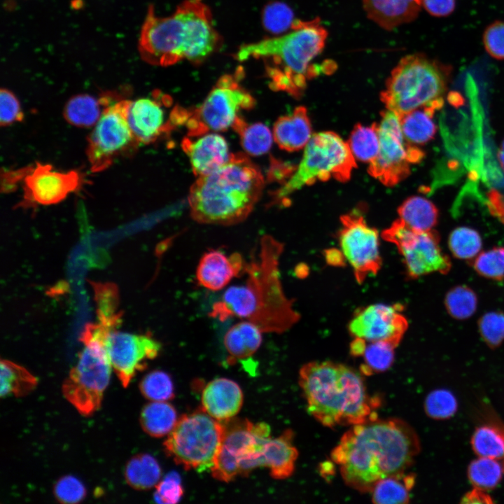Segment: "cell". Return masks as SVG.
<instances>
[{"mask_svg": "<svg viewBox=\"0 0 504 504\" xmlns=\"http://www.w3.org/2000/svg\"><path fill=\"white\" fill-rule=\"evenodd\" d=\"M420 449L418 435L406 421L377 418L351 426L330 457L348 486L370 493L381 479L405 472Z\"/></svg>", "mask_w": 504, "mask_h": 504, "instance_id": "6da1fadb", "label": "cell"}, {"mask_svg": "<svg viewBox=\"0 0 504 504\" xmlns=\"http://www.w3.org/2000/svg\"><path fill=\"white\" fill-rule=\"evenodd\" d=\"M281 242L263 236L257 255L246 262V283L232 286L213 304L209 315L221 321L230 317L246 319L263 332L281 333L300 319L292 300L283 290L279 270Z\"/></svg>", "mask_w": 504, "mask_h": 504, "instance_id": "7a4b0ae2", "label": "cell"}, {"mask_svg": "<svg viewBox=\"0 0 504 504\" xmlns=\"http://www.w3.org/2000/svg\"><path fill=\"white\" fill-rule=\"evenodd\" d=\"M219 41L209 7L202 0H185L167 17L156 16L150 6L139 51L153 65L167 66L183 59L197 64L213 53Z\"/></svg>", "mask_w": 504, "mask_h": 504, "instance_id": "3957f363", "label": "cell"}, {"mask_svg": "<svg viewBox=\"0 0 504 504\" xmlns=\"http://www.w3.org/2000/svg\"><path fill=\"white\" fill-rule=\"evenodd\" d=\"M307 410L330 428L353 426L377 419L378 398L370 397L363 378L354 368L332 361H312L299 372Z\"/></svg>", "mask_w": 504, "mask_h": 504, "instance_id": "277c9868", "label": "cell"}, {"mask_svg": "<svg viewBox=\"0 0 504 504\" xmlns=\"http://www.w3.org/2000/svg\"><path fill=\"white\" fill-rule=\"evenodd\" d=\"M264 178L244 153L232 154L223 166L197 177L188 196L197 222L230 225L245 220L260 197Z\"/></svg>", "mask_w": 504, "mask_h": 504, "instance_id": "5b68a950", "label": "cell"}, {"mask_svg": "<svg viewBox=\"0 0 504 504\" xmlns=\"http://www.w3.org/2000/svg\"><path fill=\"white\" fill-rule=\"evenodd\" d=\"M327 36L318 19L295 20L286 34L241 46L236 59H262L270 88L299 98L308 81L321 72L312 62L323 51Z\"/></svg>", "mask_w": 504, "mask_h": 504, "instance_id": "8992f818", "label": "cell"}, {"mask_svg": "<svg viewBox=\"0 0 504 504\" xmlns=\"http://www.w3.org/2000/svg\"><path fill=\"white\" fill-rule=\"evenodd\" d=\"M451 68L421 53L402 57L393 69L381 100L398 117L417 108L443 104Z\"/></svg>", "mask_w": 504, "mask_h": 504, "instance_id": "52a82bcc", "label": "cell"}, {"mask_svg": "<svg viewBox=\"0 0 504 504\" xmlns=\"http://www.w3.org/2000/svg\"><path fill=\"white\" fill-rule=\"evenodd\" d=\"M106 340L107 336L101 330L90 323L85 325L80 337L84 348L77 364L62 384L64 398L85 416L92 415L100 407L110 382L112 366Z\"/></svg>", "mask_w": 504, "mask_h": 504, "instance_id": "ba28073f", "label": "cell"}, {"mask_svg": "<svg viewBox=\"0 0 504 504\" xmlns=\"http://www.w3.org/2000/svg\"><path fill=\"white\" fill-rule=\"evenodd\" d=\"M356 167L351 149L337 134L321 132L312 136L296 171L285 184L273 193V202L283 203L290 194L304 186L330 178L347 181Z\"/></svg>", "mask_w": 504, "mask_h": 504, "instance_id": "9c48e42d", "label": "cell"}, {"mask_svg": "<svg viewBox=\"0 0 504 504\" xmlns=\"http://www.w3.org/2000/svg\"><path fill=\"white\" fill-rule=\"evenodd\" d=\"M224 425L200 410L182 416L164 442V451L185 469H211L221 446Z\"/></svg>", "mask_w": 504, "mask_h": 504, "instance_id": "30bf717a", "label": "cell"}, {"mask_svg": "<svg viewBox=\"0 0 504 504\" xmlns=\"http://www.w3.org/2000/svg\"><path fill=\"white\" fill-rule=\"evenodd\" d=\"M222 422L224 436L210 470L215 479L228 482L262 466V450L270 438V429L265 423L246 419Z\"/></svg>", "mask_w": 504, "mask_h": 504, "instance_id": "8fae6325", "label": "cell"}, {"mask_svg": "<svg viewBox=\"0 0 504 504\" xmlns=\"http://www.w3.org/2000/svg\"><path fill=\"white\" fill-rule=\"evenodd\" d=\"M241 71L222 76L197 108L188 109L185 126L190 137L232 127L239 112L250 110L255 104L253 97L239 84Z\"/></svg>", "mask_w": 504, "mask_h": 504, "instance_id": "7c38bea8", "label": "cell"}, {"mask_svg": "<svg viewBox=\"0 0 504 504\" xmlns=\"http://www.w3.org/2000/svg\"><path fill=\"white\" fill-rule=\"evenodd\" d=\"M131 100L114 99L104 109L88 139L86 153L94 172L108 168L120 157L136 151L139 143L127 120Z\"/></svg>", "mask_w": 504, "mask_h": 504, "instance_id": "4fadbf2b", "label": "cell"}, {"mask_svg": "<svg viewBox=\"0 0 504 504\" xmlns=\"http://www.w3.org/2000/svg\"><path fill=\"white\" fill-rule=\"evenodd\" d=\"M382 237L397 247L410 279L434 272L445 274L451 269V260L442 252L439 234L433 229L418 231L399 218L382 232Z\"/></svg>", "mask_w": 504, "mask_h": 504, "instance_id": "5bb4252c", "label": "cell"}, {"mask_svg": "<svg viewBox=\"0 0 504 504\" xmlns=\"http://www.w3.org/2000/svg\"><path fill=\"white\" fill-rule=\"evenodd\" d=\"M378 134L379 153L369 163L368 172L384 185L393 186L409 176L410 165L419 162L425 154L405 139L399 117L391 111L382 113Z\"/></svg>", "mask_w": 504, "mask_h": 504, "instance_id": "9a60e30c", "label": "cell"}, {"mask_svg": "<svg viewBox=\"0 0 504 504\" xmlns=\"http://www.w3.org/2000/svg\"><path fill=\"white\" fill-rule=\"evenodd\" d=\"M338 232L341 252L353 269L358 283L375 275L382 266L377 230L358 211L344 214Z\"/></svg>", "mask_w": 504, "mask_h": 504, "instance_id": "2e32d148", "label": "cell"}, {"mask_svg": "<svg viewBox=\"0 0 504 504\" xmlns=\"http://www.w3.org/2000/svg\"><path fill=\"white\" fill-rule=\"evenodd\" d=\"M106 350L112 369L123 387L134 376L156 358L161 344L148 334H132L114 330L106 340Z\"/></svg>", "mask_w": 504, "mask_h": 504, "instance_id": "e0dca14e", "label": "cell"}, {"mask_svg": "<svg viewBox=\"0 0 504 504\" xmlns=\"http://www.w3.org/2000/svg\"><path fill=\"white\" fill-rule=\"evenodd\" d=\"M400 304L368 305L354 313L348 330L354 337L367 342H386L396 347L408 328Z\"/></svg>", "mask_w": 504, "mask_h": 504, "instance_id": "ac0fdd59", "label": "cell"}, {"mask_svg": "<svg viewBox=\"0 0 504 504\" xmlns=\"http://www.w3.org/2000/svg\"><path fill=\"white\" fill-rule=\"evenodd\" d=\"M23 181V205H51L78 190L83 178L78 171L58 172L50 164L38 162L28 168Z\"/></svg>", "mask_w": 504, "mask_h": 504, "instance_id": "d6986e66", "label": "cell"}, {"mask_svg": "<svg viewBox=\"0 0 504 504\" xmlns=\"http://www.w3.org/2000/svg\"><path fill=\"white\" fill-rule=\"evenodd\" d=\"M172 103L169 96L155 91L152 97H143L130 101L127 120L138 141L149 144L174 129L169 118H166L164 107Z\"/></svg>", "mask_w": 504, "mask_h": 504, "instance_id": "ffe728a7", "label": "cell"}, {"mask_svg": "<svg viewBox=\"0 0 504 504\" xmlns=\"http://www.w3.org/2000/svg\"><path fill=\"white\" fill-rule=\"evenodd\" d=\"M196 138L185 137L181 147L188 156L192 172L197 177L214 172L230 160L232 154L223 136L206 133Z\"/></svg>", "mask_w": 504, "mask_h": 504, "instance_id": "44dd1931", "label": "cell"}, {"mask_svg": "<svg viewBox=\"0 0 504 504\" xmlns=\"http://www.w3.org/2000/svg\"><path fill=\"white\" fill-rule=\"evenodd\" d=\"M246 262L241 254L227 255L221 251L209 249L201 257L196 269L198 284L213 291L225 287L230 281L244 273Z\"/></svg>", "mask_w": 504, "mask_h": 504, "instance_id": "7402d4cb", "label": "cell"}, {"mask_svg": "<svg viewBox=\"0 0 504 504\" xmlns=\"http://www.w3.org/2000/svg\"><path fill=\"white\" fill-rule=\"evenodd\" d=\"M243 392L237 383L227 378H218L204 388L202 410L214 419L223 421L232 419L241 410Z\"/></svg>", "mask_w": 504, "mask_h": 504, "instance_id": "603a6c76", "label": "cell"}, {"mask_svg": "<svg viewBox=\"0 0 504 504\" xmlns=\"http://www.w3.org/2000/svg\"><path fill=\"white\" fill-rule=\"evenodd\" d=\"M273 135L279 147L288 152L302 149L312 137V125L304 106L296 107L279 118L274 125Z\"/></svg>", "mask_w": 504, "mask_h": 504, "instance_id": "cb8c5ba5", "label": "cell"}, {"mask_svg": "<svg viewBox=\"0 0 504 504\" xmlns=\"http://www.w3.org/2000/svg\"><path fill=\"white\" fill-rule=\"evenodd\" d=\"M293 432L286 430L280 436L265 442L262 450V466L267 467L276 479L291 476L295 470L298 451L294 446Z\"/></svg>", "mask_w": 504, "mask_h": 504, "instance_id": "d4e9b609", "label": "cell"}, {"mask_svg": "<svg viewBox=\"0 0 504 504\" xmlns=\"http://www.w3.org/2000/svg\"><path fill=\"white\" fill-rule=\"evenodd\" d=\"M368 16L380 27L393 29L418 15L419 0H363Z\"/></svg>", "mask_w": 504, "mask_h": 504, "instance_id": "484cf974", "label": "cell"}, {"mask_svg": "<svg viewBox=\"0 0 504 504\" xmlns=\"http://www.w3.org/2000/svg\"><path fill=\"white\" fill-rule=\"evenodd\" d=\"M262 332L258 326L247 320L231 326L223 339L230 358L235 360L252 356L262 344Z\"/></svg>", "mask_w": 504, "mask_h": 504, "instance_id": "4316f807", "label": "cell"}, {"mask_svg": "<svg viewBox=\"0 0 504 504\" xmlns=\"http://www.w3.org/2000/svg\"><path fill=\"white\" fill-rule=\"evenodd\" d=\"M442 106H421L399 116L405 139L413 145H424L435 136L437 126L433 120L435 112Z\"/></svg>", "mask_w": 504, "mask_h": 504, "instance_id": "83f0119b", "label": "cell"}, {"mask_svg": "<svg viewBox=\"0 0 504 504\" xmlns=\"http://www.w3.org/2000/svg\"><path fill=\"white\" fill-rule=\"evenodd\" d=\"M108 105L104 94L99 98L88 94L71 97L64 106L63 115L74 126L88 128L94 126Z\"/></svg>", "mask_w": 504, "mask_h": 504, "instance_id": "f1b7e54d", "label": "cell"}, {"mask_svg": "<svg viewBox=\"0 0 504 504\" xmlns=\"http://www.w3.org/2000/svg\"><path fill=\"white\" fill-rule=\"evenodd\" d=\"M139 421L145 433L152 437L161 438L168 435L176 426L177 412L167 401H151L142 408Z\"/></svg>", "mask_w": 504, "mask_h": 504, "instance_id": "f546056e", "label": "cell"}, {"mask_svg": "<svg viewBox=\"0 0 504 504\" xmlns=\"http://www.w3.org/2000/svg\"><path fill=\"white\" fill-rule=\"evenodd\" d=\"M400 219L418 231L431 230L436 225L439 211L430 200L420 196L406 199L398 209Z\"/></svg>", "mask_w": 504, "mask_h": 504, "instance_id": "4dcf8cb0", "label": "cell"}, {"mask_svg": "<svg viewBox=\"0 0 504 504\" xmlns=\"http://www.w3.org/2000/svg\"><path fill=\"white\" fill-rule=\"evenodd\" d=\"M127 483L137 490H148L155 486L162 476L157 460L148 454H139L126 463L124 471Z\"/></svg>", "mask_w": 504, "mask_h": 504, "instance_id": "1f68e13d", "label": "cell"}, {"mask_svg": "<svg viewBox=\"0 0 504 504\" xmlns=\"http://www.w3.org/2000/svg\"><path fill=\"white\" fill-rule=\"evenodd\" d=\"M414 482L415 476L405 472L385 477L372 489V500L376 504L407 503Z\"/></svg>", "mask_w": 504, "mask_h": 504, "instance_id": "d6a6232c", "label": "cell"}, {"mask_svg": "<svg viewBox=\"0 0 504 504\" xmlns=\"http://www.w3.org/2000/svg\"><path fill=\"white\" fill-rule=\"evenodd\" d=\"M0 368L1 398L10 395L17 397L25 396L36 386V377L20 365L2 359Z\"/></svg>", "mask_w": 504, "mask_h": 504, "instance_id": "836d02e7", "label": "cell"}, {"mask_svg": "<svg viewBox=\"0 0 504 504\" xmlns=\"http://www.w3.org/2000/svg\"><path fill=\"white\" fill-rule=\"evenodd\" d=\"M232 127L239 134L242 148L249 155H261L270 149L272 136L265 125L260 122L248 124L239 115Z\"/></svg>", "mask_w": 504, "mask_h": 504, "instance_id": "e575fe53", "label": "cell"}, {"mask_svg": "<svg viewBox=\"0 0 504 504\" xmlns=\"http://www.w3.org/2000/svg\"><path fill=\"white\" fill-rule=\"evenodd\" d=\"M347 144L356 158L370 163L379 153L378 124L363 126L358 123L354 127Z\"/></svg>", "mask_w": 504, "mask_h": 504, "instance_id": "d590c367", "label": "cell"}, {"mask_svg": "<svg viewBox=\"0 0 504 504\" xmlns=\"http://www.w3.org/2000/svg\"><path fill=\"white\" fill-rule=\"evenodd\" d=\"M473 451L479 457L504 458V430L492 426L477 428L471 438Z\"/></svg>", "mask_w": 504, "mask_h": 504, "instance_id": "8d00e7d4", "label": "cell"}, {"mask_svg": "<svg viewBox=\"0 0 504 504\" xmlns=\"http://www.w3.org/2000/svg\"><path fill=\"white\" fill-rule=\"evenodd\" d=\"M503 466L498 460L479 457L472 461L468 469V476L475 487L483 490L492 489L501 479Z\"/></svg>", "mask_w": 504, "mask_h": 504, "instance_id": "74e56055", "label": "cell"}, {"mask_svg": "<svg viewBox=\"0 0 504 504\" xmlns=\"http://www.w3.org/2000/svg\"><path fill=\"white\" fill-rule=\"evenodd\" d=\"M449 250L455 258L472 259L480 252L482 240L479 232L468 227H458L449 234Z\"/></svg>", "mask_w": 504, "mask_h": 504, "instance_id": "f35d334b", "label": "cell"}, {"mask_svg": "<svg viewBox=\"0 0 504 504\" xmlns=\"http://www.w3.org/2000/svg\"><path fill=\"white\" fill-rule=\"evenodd\" d=\"M448 314L456 319H467L477 309V298L475 293L466 286H457L448 291L444 298Z\"/></svg>", "mask_w": 504, "mask_h": 504, "instance_id": "ab89813d", "label": "cell"}, {"mask_svg": "<svg viewBox=\"0 0 504 504\" xmlns=\"http://www.w3.org/2000/svg\"><path fill=\"white\" fill-rule=\"evenodd\" d=\"M395 348L386 342H368L362 355L364 364L360 370L364 374L368 375L388 370L394 360Z\"/></svg>", "mask_w": 504, "mask_h": 504, "instance_id": "60d3db41", "label": "cell"}, {"mask_svg": "<svg viewBox=\"0 0 504 504\" xmlns=\"http://www.w3.org/2000/svg\"><path fill=\"white\" fill-rule=\"evenodd\" d=\"M139 389L148 400L163 402L174 397V386L169 374L162 370H153L143 377Z\"/></svg>", "mask_w": 504, "mask_h": 504, "instance_id": "b9f144b4", "label": "cell"}, {"mask_svg": "<svg viewBox=\"0 0 504 504\" xmlns=\"http://www.w3.org/2000/svg\"><path fill=\"white\" fill-rule=\"evenodd\" d=\"M472 266L479 275L493 280L504 279V246H496L479 253Z\"/></svg>", "mask_w": 504, "mask_h": 504, "instance_id": "7bdbcfd3", "label": "cell"}, {"mask_svg": "<svg viewBox=\"0 0 504 504\" xmlns=\"http://www.w3.org/2000/svg\"><path fill=\"white\" fill-rule=\"evenodd\" d=\"M457 407V401L453 393L445 389L430 392L424 402L426 414L438 420L451 417L456 412Z\"/></svg>", "mask_w": 504, "mask_h": 504, "instance_id": "ee69618b", "label": "cell"}, {"mask_svg": "<svg viewBox=\"0 0 504 504\" xmlns=\"http://www.w3.org/2000/svg\"><path fill=\"white\" fill-rule=\"evenodd\" d=\"M295 20L292 10L282 2L270 3L264 8L263 25L271 33L278 34L292 29Z\"/></svg>", "mask_w": 504, "mask_h": 504, "instance_id": "f6af8a7d", "label": "cell"}, {"mask_svg": "<svg viewBox=\"0 0 504 504\" xmlns=\"http://www.w3.org/2000/svg\"><path fill=\"white\" fill-rule=\"evenodd\" d=\"M478 327L482 338L489 347L496 348L504 341L503 313H486L479 318Z\"/></svg>", "mask_w": 504, "mask_h": 504, "instance_id": "bcb514c9", "label": "cell"}, {"mask_svg": "<svg viewBox=\"0 0 504 504\" xmlns=\"http://www.w3.org/2000/svg\"><path fill=\"white\" fill-rule=\"evenodd\" d=\"M86 493L82 482L72 475L60 477L53 486V494L61 503H78L85 498Z\"/></svg>", "mask_w": 504, "mask_h": 504, "instance_id": "7dc6e473", "label": "cell"}, {"mask_svg": "<svg viewBox=\"0 0 504 504\" xmlns=\"http://www.w3.org/2000/svg\"><path fill=\"white\" fill-rule=\"evenodd\" d=\"M183 494L180 475L176 472H171L155 486L153 498L158 503L176 504L180 501Z\"/></svg>", "mask_w": 504, "mask_h": 504, "instance_id": "c3c4849f", "label": "cell"}, {"mask_svg": "<svg viewBox=\"0 0 504 504\" xmlns=\"http://www.w3.org/2000/svg\"><path fill=\"white\" fill-rule=\"evenodd\" d=\"M0 123L2 127L21 122L24 118L20 104L9 90L2 88L0 92Z\"/></svg>", "mask_w": 504, "mask_h": 504, "instance_id": "681fc988", "label": "cell"}, {"mask_svg": "<svg viewBox=\"0 0 504 504\" xmlns=\"http://www.w3.org/2000/svg\"><path fill=\"white\" fill-rule=\"evenodd\" d=\"M483 43L492 57L504 59V22L496 21L486 27L483 34Z\"/></svg>", "mask_w": 504, "mask_h": 504, "instance_id": "f907efd6", "label": "cell"}, {"mask_svg": "<svg viewBox=\"0 0 504 504\" xmlns=\"http://www.w3.org/2000/svg\"><path fill=\"white\" fill-rule=\"evenodd\" d=\"M419 2L421 6L435 17H444L450 15L456 5V0H419Z\"/></svg>", "mask_w": 504, "mask_h": 504, "instance_id": "816d5d0a", "label": "cell"}, {"mask_svg": "<svg viewBox=\"0 0 504 504\" xmlns=\"http://www.w3.org/2000/svg\"><path fill=\"white\" fill-rule=\"evenodd\" d=\"M271 159L270 167L267 174L268 180L279 181L288 177V176L293 172L292 164L280 162L274 158Z\"/></svg>", "mask_w": 504, "mask_h": 504, "instance_id": "f5cc1de1", "label": "cell"}, {"mask_svg": "<svg viewBox=\"0 0 504 504\" xmlns=\"http://www.w3.org/2000/svg\"><path fill=\"white\" fill-rule=\"evenodd\" d=\"M488 197L490 212L504 223V195L493 190L489 193Z\"/></svg>", "mask_w": 504, "mask_h": 504, "instance_id": "db71d44e", "label": "cell"}, {"mask_svg": "<svg viewBox=\"0 0 504 504\" xmlns=\"http://www.w3.org/2000/svg\"><path fill=\"white\" fill-rule=\"evenodd\" d=\"M461 503L491 504L493 503V500L492 498L485 492V490L474 487L464 495Z\"/></svg>", "mask_w": 504, "mask_h": 504, "instance_id": "11a10c76", "label": "cell"}, {"mask_svg": "<svg viewBox=\"0 0 504 504\" xmlns=\"http://www.w3.org/2000/svg\"><path fill=\"white\" fill-rule=\"evenodd\" d=\"M367 341L359 337H354V340L350 344V353L354 356H362Z\"/></svg>", "mask_w": 504, "mask_h": 504, "instance_id": "9f6ffc18", "label": "cell"}, {"mask_svg": "<svg viewBox=\"0 0 504 504\" xmlns=\"http://www.w3.org/2000/svg\"><path fill=\"white\" fill-rule=\"evenodd\" d=\"M343 258L344 256L341 251H338L336 250L332 251V249H330L328 252L326 253L327 261L330 265L341 266L342 263H344Z\"/></svg>", "mask_w": 504, "mask_h": 504, "instance_id": "6f0895ef", "label": "cell"}, {"mask_svg": "<svg viewBox=\"0 0 504 504\" xmlns=\"http://www.w3.org/2000/svg\"><path fill=\"white\" fill-rule=\"evenodd\" d=\"M498 158L502 169L504 171V141H503L500 148L498 150Z\"/></svg>", "mask_w": 504, "mask_h": 504, "instance_id": "680465c9", "label": "cell"}, {"mask_svg": "<svg viewBox=\"0 0 504 504\" xmlns=\"http://www.w3.org/2000/svg\"><path fill=\"white\" fill-rule=\"evenodd\" d=\"M503 470H504V463H503Z\"/></svg>", "mask_w": 504, "mask_h": 504, "instance_id": "91938a15", "label": "cell"}]
</instances>
